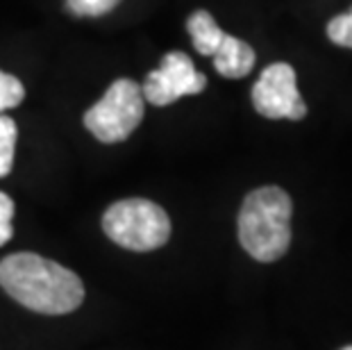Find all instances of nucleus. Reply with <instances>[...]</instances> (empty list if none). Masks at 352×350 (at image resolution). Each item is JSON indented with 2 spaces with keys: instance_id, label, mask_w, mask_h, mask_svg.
<instances>
[{
  "instance_id": "3",
  "label": "nucleus",
  "mask_w": 352,
  "mask_h": 350,
  "mask_svg": "<svg viewBox=\"0 0 352 350\" xmlns=\"http://www.w3.org/2000/svg\"><path fill=\"white\" fill-rule=\"evenodd\" d=\"M102 230L111 241L127 250L148 252L162 248L170 237L168 214L146 198L118 200L102 216Z\"/></svg>"
},
{
  "instance_id": "13",
  "label": "nucleus",
  "mask_w": 352,
  "mask_h": 350,
  "mask_svg": "<svg viewBox=\"0 0 352 350\" xmlns=\"http://www.w3.org/2000/svg\"><path fill=\"white\" fill-rule=\"evenodd\" d=\"M12 219H14V203L7 193L0 191V245L12 239Z\"/></svg>"
},
{
  "instance_id": "8",
  "label": "nucleus",
  "mask_w": 352,
  "mask_h": 350,
  "mask_svg": "<svg viewBox=\"0 0 352 350\" xmlns=\"http://www.w3.org/2000/svg\"><path fill=\"white\" fill-rule=\"evenodd\" d=\"M186 30H189V34H191L193 48H196L200 55H214L221 46L223 36H226V32L216 25L212 14L205 10L191 14L189 21H186Z\"/></svg>"
},
{
  "instance_id": "6",
  "label": "nucleus",
  "mask_w": 352,
  "mask_h": 350,
  "mask_svg": "<svg viewBox=\"0 0 352 350\" xmlns=\"http://www.w3.org/2000/svg\"><path fill=\"white\" fill-rule=\"evenodd\" d=\"M207 85V78L200 76L193 66L191 57L173 50L164 57L162 66L148 76L144 85V98L157 107L170 105L182 96H196Z\"/></svg>"
},
{
  "instance_id": "14",
  "label": "nucleus",
  "mask_w": 352,
  "mask_h": 350,
  "mask_svg": "<svg viewBox=\"0 0 352 350\" xmlns=\"http://www.w3.org/2000/svg\"><path fill=\"white\" fill-rule=\"evenodd\" d=\"M341 350H352V346H348V348H341Z\"/></svg>"
},
{
  "instance_id": "5",
  "label": "nucleus",
  "mask_w": 352,
  "mask_h": 350,
  "mask_svg": "<svg viewBox=\"0 0 352 350\" xmlns=\"http://www.w3.org/2000/svg\"><path fill=\"white\" fill-rule=\"evenodd\" d=\"M252 105L266 118H291L300 121L307 105L296 85V71L289 64H271L252 87Z\"/></svg>"
},
{
  "instance_id": "9",
  "label": "nucleus",
  "mask_w": 352,
  "mask_h": 350,
  "mask_svg": "<svg viewBox=\"0 0 352 350\" xmlns=\"http://www.w3.org/2000/svg\"><path fill=\"white\" fill-rule=\"evenodd\" d=\"M16 123L10 116L0 114V177H5L12 171L14 146H16Z\"/></svg>"
},
{
  "instance_id": "2",
  "label": "nucleus",
  "mask_w": 352,
  "mask_h": 350,
  "mask_svg": "<svg viewBox=\"0 0 352 350\" xmlns=\"http://www.w3.org/2000/svg\"><path fill=\"white\" fill-rule=\"evenodd\" d=\"M289 193L280 187L250 191L239 212V241L257 262H277L291 243Z\"/></svg>"
},
{
  "instance_id": "4",
  "label": "nucleus",
  "mask_w": 352,
  "mask_h": 350,
  "mask_svg": "<svg viewBox=\"0 0 352 350\" xmlns=\"http://www.w3.org/2000/svg\"><path fill=\"white\" fill-rule=\"evenodd\" d=\"M144 91L134 80L121 78L104 91L102 98L89 107L85 125L102 144L123 141L137 130L144 118Z\"/></svg>"
},
{
  "instance_id": "11",
  "label": "nucleus",
  "mask_w": 352,
  "mask_h": 350,
  "mask_svg": "<svg viewBox=\"0 0 352 350\" xmlns=\"http://www.w3.org/2000/svg\"><path fill=\"white\" fill-rule=\"evenodd\" d=\"M327 36H329V41L336 43V46L352 50V10L346 14H339L336 19L329 21Z\"/></svg>"
},
{
  "instance_id": "12",
  "label": "nucleus",
  "mask_w": 352,
  "mask_h": 350,
  "mask_svg": "<svg viewBox=\"0 0 352 350\" xmlns=\"http://www.w3.org/2000/svg\"><path fill=\"white\" fill-rule=\"evenodd\" d=\"M121 0H66V7L78 17H102L111 12Z\"/></svg>"
},
{
  "instance_id": "1",
  "label": "nucleus",
  "mask_w": 352,
  "mask_h": 350,
  "mask_svg": "<svg viewBox=\"0 0 352 350\" xmlns=\"http://www.w3.org/2000/svg\"><path fill=\"white\" fill-rule=\"evenodd\" d=\"M0 285L14 300L39 314H69L85 300V285L76 273L34 252L5 257Z\"/></svg>"
},
{
  "instance_id": "7",
  "label": "nucleus",
  "mask_w": 352,
  "mask_h": 350,
  "mask_svg": "<svg viewBox=\"0 0 352 350\" xmlns=\"http://www.w3.org/2000/svg\"><path fill=\"white\" fill-rule=\"evenodd\" d=\"M214 69L223 78H245L254 66V50L245 41L226 34L219 50L212 55Z\"/></svg>"
},
{
  "instance_id": "10",
  "label": "nucleus",
  "mask_w": 352,
  "mask_h": 350,
  "mask_svg": "<svg viewBox=\"0 0 352 350\" xmlns=\"http://www.w3.org/2000/svg\"><path fill=\"white\" fill-rule=\"evenodd\" d=\"M23 98H25V89L21 85V80L10 76V73L0 71V114H3L5 109L16 107Z\"/></svg>"
}]
</instances>
